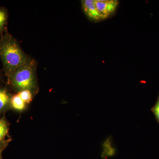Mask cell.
Segmentation results:
<instances>
[{
  "mask_svg": "<svg viewBox=\"0 0 159 159\" xmlns=\"http://www.w3.org/2000/svg\"><path fill=\"white\" fill-rule=\"evenodd\" d=\"M151 111L154 115L157 122L159 123V93L157 102L155 105L151 109Z\"/></svg>",
  "mask_w": 159,
  "mask_h": 159,
  "instance_id": "cell-10",
  "label": "cell"
},
{
  "mask_svg": "<svg viewBox=\"0 0 159 159\" xmlns=\"http://www.w3.org/2000/svg\"><path fill=\"white\" fill-rule=\"evenodd\" d=\"M8 19L7 10L4 8H0V33L3 34L6 31V25Z\"/></svg>",
  "mask_w": 159,
  "mask_h": 159,
  "instance_id": "cell-8",
  "label": "cell"
},
{
  "mask_svg": "<svg viewBox=\"0 0 159 159\" xmlns=\"http://www.w3.org/2000/svg\"><path fill=\"white\" fill-rule=\"evenodd\" d=\"M2 151H0V159H3L2 157Z\"/></svg>",
  "mask_w": 159,
  "mask_h": 159,
  "instance_id": "cell-13",
  "label": "cell"
},
{
  "mask_svg": "<svg viewBox=\"0 0 159 159\" xmlns=\"http://www.w3.org/2000/svg\"><path fill=\"white\" fill-rule=\"evenodd\" d=\"M81 2L83 11L89 20L94 22L102 20L96 8L95 0H82Z\"/></svg>",
  "mask_w": 159,
  "mask_h": 159,
  "instance_id": "cell-4",
  "label": "cell"
},
{
  "mask_svg": "<svg viewBox=\"0 0 159 159\" xmlns=\"http://www.w3.org/2000/svg\"><path fill=\"white\" fill-rule=\"evenodd\" d=\"M36 70V62L30 58L26 63L7 77V85L16 93L29 90L35 95L39 90Z\"/></svg>",
  "mask_w": 159,
  "mask_h": 159,
  "instance_id": "cell-2",
  "label": "cell"
},
{
  "mask_svg": "<svg viewBox=\"0 0 159 159\" xmlns=\"http://www.w3.org/2000/svg\"><path fill=\"white\" fill-rule=\"evenodd\" d=\"M12 95L7 86L0 87V116L5 115L7 111L11 110L10 100Z\"/></svg>",
  "mask_w": 159,
  "mask_h": 159,
  "instance_id": "cell-5",
  "label": "cell"
},
{
  "mask_svg": "<svg viewBox=\"0 0 159 159\" xmlns=\"http://www.w3.org/2000/svg\"><path fill=\"white\" fill-rule=\"evenodd\" d=\"M0 57L6 77L31 58L23 51L16 39L7 31L0 36Z\"/></svg>",
  "mask_w": 159,
  "mask_h": 159,
  "instance_id": "cell-1",
  "label": "cell"
},
{
  "mask_svg": "<svg viewBox=\"0 0 159 159\" xmlns=\"http://www.w3.org/2000/svg\"><path fill=\"white\" fill-rule=\"evenodd\" d=\"M2 80V71L0 70V81Z\"/></svg>",
  "mask_w": 159,
  "mask_h": 159,
  "instance_id": "cell-12",
  "label": "cell"
},
{
  "mask_svg": "<svg viewBox=\"0 0 159 159\" xmlns=\"http://www.w3.org/2000/svg\"><path fill=\"white\" fill-rule=\"evenodd\" d=\"M10 124L8 121L5 115L0 118V142L7 140L6 138H10L9 135V130ZM10 139V138H9Z\"/></svg>",
  "mask_w": 159,
  "mask_h": 159,
  "instance_id": "cell-7",
  "label": "cell"
},
{
  "mask_svg": "<svg viewBox=\"0 0 159 159\" xmlns=\"http://www.w3.org/2000/svg\"><path fill=\"white\" fill-rule=\"evenodd\" d=\"M11 138L7 139L5 141L0 142V151H3L9 145V142H11Z\"/></svg>",
  "mask_w": 159,
  "mask_h": 159,
  "instance_id": "cell-11",
  "label": "cell"
},
{
  "mask_svg": "<svg viewBox=\"0 0 159 159\" xmlns=\"http://www.w3.org/2000/svg\"><path fill=\"white\" fill-rule=\"evenodd\" d=\"M28 106L17 93L13 95L12 94L10 100L11 110L21 113L25 111L28 108Z\"/></svg>",
  "mask_w": 159,
  "mask_h": 159,
  "instance_id": "cell-6",
  "label": "cell"
},
{
  "mask_svg": "<svg viewBox=\"0 0 159 159\" xmlns=\"http://www.w3.org/2000/svg\"><path fill=\"white\" fill-rule=\"evenodd\" d=\"M95 3L99 14L104 20L113 14L119 2L117 0H95Z\"/></svg>",
  "mask_w": 159,
  "mask_h": 159,
  "instance_id": "cell-3",
  "label": "cell"
},
{
  "mask_svg": "<svg viewBox=\"0 0 159 159\" xmlns=\"http://www.w3.org/2000/svg\"><path fill=\"white\" fill-rule=\"evenodd\" d=\"M17 93L22 99L23 101L28 105L32 102L35 96V95L31 91L29 90H24L20 91Z\"/></svg>",
  "mask_w": 159,
  "mask_h": 159,
  "instance_id": "cell-9",
  "label": "cell"
}]
</instances>
